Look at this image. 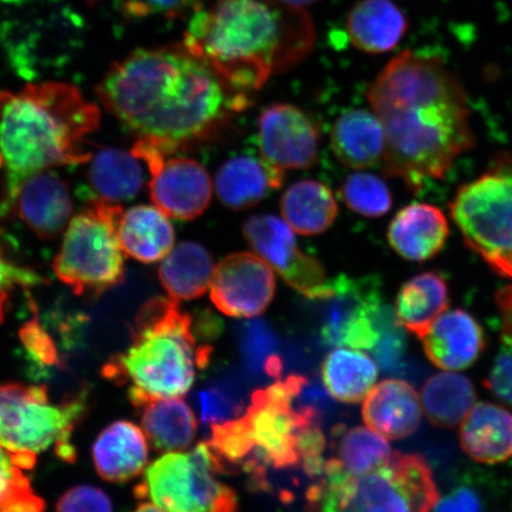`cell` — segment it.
<instances>
[{
	"label": "cell",
	"mask_w": 512,
	"mask_h": 512,
	"mask_svg": "<svg viewBox=\"0 0 512 512\" xmlns=\"http://www.w3.org/2000/svg\"><path fill=\"white\" fill-rule=\"evenodd\" d=\"M368 100L386 139L384 175L414 194L427 179H444L476 146L469 96L438 55L401 51L370 86Z\"/></svg>",
	"instance_id": "6da1fadb"
},
{
	"label": "cell",
	"mask_w": 512,
	"mask_h": 512,
	"mask_svg": "<svg viewBox=\"0 0 512 512\" xmlns=\"http://www.w3.org/2000/svg\"><path fill=\"white\" fill-rule=\"evenodd\" d=\"M96 93L127 130L175 152L213 136L249 104L183 43L132 51L113 64Z\"/></svg>",
	"instance_id": "7a4b0ae2"
},
{
	"label": "cell",
	"mask_w": 512,
	"mask_h": 512,
	"mask_svg": "<svg viewBox=\"0 0 512 512\" xmlns=\"http://www.w3.org/2000/svg\"><path fill=\"white\" fill-rule=\"evenodd\" d=\"M184 47L240 93L302 62L315 44L304 9L277 0H217L190 17Z\"/></svg>",
	"instance_id": "3957f363"
},
{
	"label": "cell",
	"mask_w": 512,
	"mask_h": 512,
	"mask_svg": "<svg viewBox=\"0 0 512 512\" xmlns=\"http://www.w3.org/2000/svg\"><path fill=\"white\" fill-rule=\"evenodd\" d=\"M98 106L79 89L42 82L0 93V160L8 178L87 163L86 137L98 128Z\"/></svg>",
	"instance_id": "277c9868"
},
{
	"label": "cell",
	"mask_w": 512,
	"mask_h": 512,
	"mask_svg": "<svg viewBox=\"0 0 512 512\" xmlns=\"http://www.w3.org/2000/svg\"><path fill=\"white\" fill-rule=\"evenodd\" d=\"M211 347L197 345L192 318L178 300L157 297L136 318L132 345L104 368L106 379L130 383L128 398L138 408L150 398H181L206 368Z\"/></svg>",
	"instance_id": "5b68a950"
},
{
	"label": "cell",
	"mask_w": 512,
	"mask_h": 512,
	"mask_svg": "<svg viewBox=\"0 0 512 512\" xmlns=\"http://www.w3.org/2000/svg\"><path fill=\"white\" fill-rule=\"evenodd\" d=\"M306 499L313 510L425 512L435 508L440 495L424 457L394 452L386 464L366 475L320 477Z\"/></svg>",
	"instance_id": "8992f818"
},
{
	"label": "cell",
	"mask_w": 512,
	"mask_h": 512,
	"mask_svg": "<svg viewBox=\"0 0 512 512\" xmlns=\"http://www.w3.org/2000/svg\"><path fill=\"white\" fill-rule=\"evenodd\" d=\"M450 213L467 248L512 280V155L496 153L482 175L457 190Z\"/></svg>",
	"instance_id": "52a82bcc"
},
{
	"label": "cell",
	"mask_w": 512,
	"mask_h": 512,
	"mask_svg": "<svg viewBox=\"0 0 512 512\" xmlns=\"http://www.w3.org/2000/svg\"><path fill=\"white\" fill-rule=\"evenodd\" d=\"M119 204L93 200L70 221L53 268L75 294L98 296L123 283L124 252L118 239Z\"/></svg>",
	"instance_id": "ba28073f"
},
{
	"label": "cell",
	"mask_w": 512,
	"mask_h": 512,
	"mask_svg": "<svg viewBox=\"0 0 512 512\" xmlns=\"http://www.w3.org/2000/svg\"><path fill=\"white\" fill-rule=\"evenodd\" d=\"M306 383L304 376L291 375L285 381L256 390L240 418L253 446L245 471L258 485L265 484L267 466L278 470L300 466L299 434L306 427L319 424L318 409L311 403L294 407Z\"/></svg>",
	"instance_id": "9c48e42d"
},
{
	"label": "cell",
	"mask_w": 512,
	"mask_h": 512,
	"mask_svg": "<svg viewBox=\"0 0 512 512\" xmlns=\"http://www.w3.org/2000/svg\"><path fill=\"white\" fill-rule=\"evenodd\" d=\"M85 412V395L55 405L47 387L0 384V446L32 454L54 446L64 462L74 463L72 434Z\"/></svg>",
	"instance_id": "30bf717a"
},
{
	"label": "cell",
	"mask_w": 512,
	"mask_h": 512,
	"mask_svg": "<svg viewBox=\"0 0 512 512\" xmlns=\"http://www.w3.org/2000/svg\"><path fill=\"white\" fill-rule=\"evenodd\" d=\"M217 475L209 447L201 443L191 452H166L158 458L147 467L134 494L139 502H151L160 511H235L238 496Z\"/></svg>",
	"instance_id": "8fae6325"
},
{
	"label": "cell",
	"mask_w": 512,
	"mask_h": 512,
	"mask_svg": "<svg viewBox=\"0 0 512 512\" xmlns=\"http://www.w3.org/2000/svg\"><path fill=\"white\" fill-rule=\"evenodd\" d=\"M380 280L348 275L326 281L313 302L323 304L320 337L330 347L371 350L379 342L384 307Z\"/></svg>",
	"instance_id": "7c38bea8"
},
{
	"label": "cell",
	"mask_w": 512,
	"mask_h": 512,
	"mask_svg": "<svg viewBox=\"0 0 512 512\" xmlns=\"http://www.w3.org/2000/svg\"><path fill=\"white\" fill-rule=\"evenodd\" d=\"M131 152L149 169L151 200L165 215L191 221L207 210L213 195V183L197 160L170 157L172 153L165 147L145 138H138Z\"/></svg>",
	"instance_id": "4fadbf2b"
},
{
	"label": "cell",
	"mask_w": 512,
	"mask_h": 512,
	"mask_svg": "<svg viewBox=\"0 0 512 512\" xmlns=\"http://www.w3.org/2000/svg\"><path fill=\"white\" fill-rule=\"evenodd\" d=\"M0 214L17 216L38 238L55 239L73 214L68 184L48 170L8 178Z\"/></svg>",
	"instance_id": "5bb4252c"
},
{
	"label": "cell",
	"mask_w": 512,
	"mask_h": 512,
	"mask_svg": "<svg viewBox=\"0 0 512 512\" xmlns=\"http://www.w3.org/2000/svg\"><path fill=\"white\" fill-rule=\"evenodd\" d=\"M243 235L287 285L311 300L322 292L328 281L323 265L300 251L296 236L285 221L273 215H254L243 224Z\"/></svg>",
	"instance_id": "9a60e30c"
},
{
	"label": "cell",
	"mask_w": 512,
	"mask_h": 512,
	"mask_svg": "<svg viewBox=\"0 0 512 512\" xmlns=\"http://www.w3.org/2000/svg\"><path fill=\"white\" fill-rule=\"evenodd\" d=\"M275 277L270 265L258 254H230L215 268L210 298L224 315L253 318L272 303Z\"/></svg>",
	"instance_id": "2e32d148"
},
{
	"label": "cell",
	"mask_w": 512,
	"mask_h": 512,
	"mask_svg": "<svg viewBox=\"0 0 512 512\" xmlns=\"http://www.w3.org/2000/svg\"><path fill=\"white\" fill-rule=\"evenodd\" d=\"M319 130L298 107L280 104L266 108L259 119L261 158L280 170L309 169L317 162Z\"/></svg>",
	"instance_id": "e0dca14e"
},
{
	"label": "cell",
	"mask_w": 512,
	"mask_h": 512,
	"mask_svg": "<svg viewBox=\"0 0 512 512\" xmlns=\"http://www.w3.org/2000/svg\"><path fill=\"white\" fill-rule=\"evenodd\" d=\"M421 341L428 360L447 371L470 368L486 348L482 325L459 309L444 312Z\"/></svg>",
	"instance_id": "ac0fdd59"
},
{
	"label": "cell",
	"mask_w": 512,
	"mask_h": 512,
	"mask_svg": "<svg viewBox=\"0 0 512 512\" xmlns=\"http://www.w3.org/2000/svg\"><path fill=\"white\" fill-rule=\"evenodd\" d=\"M451 230L443 210L428 203L402 208L388 227L390 247L401 258L424 262L443 251Z\"/></svg>",
	"instance_id": "d6986e66"
},
{
	"label": "cell",
	"mask_w": 512,
	"mask_h": 512,
	"mask_svg": "<svg viewBox=\"0 0 512 512\" xmlns=\"http://www.w3.org/2000/svg\"><path fill=\"white\" fill-rule=\"evenodd\" d=\"M362 415L367 426L383 438L405 439L420 426L421 399L411 383L384 380L376 384L364 399Z\"/></svg>",
	"instance_id": "ffe728a7"
},
{
	"label": "cell",
	"mask_w": 512,
	"mask_h": 512,
	"mask_svg": "<svg viewBox=\"0 0 512 512\" xmlns=\"http://www.w3.org/2000/svg\"><path fill=\"white\" fill-rule=\"evenodd\" d=\"M96 472L111 483L136 478L149 460L145 433L130 421H117L105 428L93 446Z\"/></svg>",
	"instance_id": "44dd1931"
},
{
	"label": "cell",
	"mask_w": 512,
	"mask_h": 512,
	"mask_svg": "<svg viewBox=\"0 0 512 512\" xmlns=\"http://www.w3.org/2000/svg\"><path fill=\"white\" fill-rule=\"evenodd\" d=\"M459 441L477 463L507 462L512 458V413L495 403H477L460 424Z\"/></svg>",
	"instance_id": "7402d4cb"
},
{
	"label": "cell",
	"mask_w": 512,
	"mask_h": 512,
	"mask_svg": "<svg viewBox=\"0 0 512 512\" xmlns=\"http://www.w3.org/2000/svg\"><path fill=\"white\" fill-rule=\"evenodd\" d=\"M408 30V18L393 0H360L347 19L352 46L368 54L389 53Z\"/></svg>",
	"instance_id": "603a6c76"
},
{
	"label": "cell",
	"mask_w": 512,
	"mask_h": 512,
	"mask_svg": "<svg viewBox=\"0 0 512 512\" xmlns=\"http://www.w3.org/2000/svg\"><path fill=\"white\" fill-rule=\"evenodd\" d=\"M284 171L264 159L248 156L236 157L221 166L215 178V191L219 200L229 209H251L279 189Z\"/></svg>",
	"instance_id": "cb8c5ba5"
},
{
	"label": "cell",
	"mask_w": 512,
	"mask_h": 512,
	"mask_svg": "<svg viewBox=\"0 0 512 512\" xmlns=\"http://www.w3.org/2000/svg\"><path fill=\"white\" fill-rule=\"evenodd\" d=\"M335 156L348 168L366 170L382 163L386 139L374 112L356 108L341 115L331 131Z\"/></svg>",
	"instance_id": "d4e9b609"
},
{
	"label": "cell",
	"mask_w": 512,
	"mask_h": 512,
	"mask_svg": "<svg viewBox=\"0 0 512 512\" xmlns=\"http://www.w3.org/2000/svg\"><path fill=\"white\" fill-rule=\"evenodd\" d=\"M162 210L137 206L121 214L118 239L123 252L144 264L163 260L175 245V230Z\"/></svg>",
	"instance_id": "484cf974"
},
{
	"label": "cell",
	"mask_w": 512,
	"mask_h": 512,
	"mask_svg": "<svg viewBox=\"0 0 512 512\" xmlns=\"http://www.w3.org/2000/svg\"><path fill=\"white\" fill-rule=\"evenodd\" d=\"M448 306L450 291L443 275L424 272L401 286L395 303L396 322L421 339Z\"/></svg>",
	"instance_id": "4316f807"
},
{
	"label": "cell",
	"mask_w": 512,
	"mask_h": 512,
	"mask_svg": "<svg viewBox=\"0 0 512 512\" xmlns=\"http://www.w3.org/2000/svg\"><path fill=\"white\" fill-rule=\"evenodd\" d=\"M137 409L142 411L146 438L156 451H184L194 443L197 433L195 414L181 398H150Z\"/></svg>",
	"instance_id": "83f0119b"
},
{
	"label": "cell",
	"mask_w": 512,
	"mask_h": 512,
	"mask_svg": "<svg viewBox=\"0 0 512 512\" xmlns=\"http://www.w3.org/2000/svg\"><path fill=\"white\" fill-rule=\"evenodd\" d=\"M213 256L200 243L185 241L171 249L159 266L158 275L166 292L176 300L203 296L213 281Z\"/></svg>",
	"instance_id": "f1b7e54d"
},
{
	"label": "cell",
	"mask_w": 512,
	"mask_h": 512,
	"mask_svg": "<svg viewBox=\"0 0 512 512\" xmlns=\"http://www.w3.org/2000/svg\"><path fill=\"white\" fill-rule=\"evenodd\" d=\"M335 454L325 460L322 476L342 475L361 476L379 469L393 456L392 447L386 438L371 430L357 426L344 430L337 426L334 430Z\"/></svg>",
	"instance_id": "f546056e"
},
{
	"label": "cell",
	"mask_w": 512,
	"mask_h": 512,
	"mask_svg": "<svg viewBox=\"0 0 512 512\" xmlns=\"http://www.w3.org/2000/svg\"><path fill=\"white\" fill-rule=\"evenodd\" d=\"M132 152L104 149L96 153L88 169L94 200L119 204L137 197L144 185V170Z\"/></svg>",
	"instance_id": "4dcf8cb0"
},
{
	"label": "cell",
	"mask_w": 512,
	"mask_h": 512,
	"mask_svg": "<svg viewBox=\"0 0 512 512\" xmlns=\"http://www.w3.org/2000/svg\"><path fill=\"white\" fill-rule=\"evenodd\" d=\"M280 210L294 232L312 236L326 232L334 224L338 206L325 184L307 179L287 189L281 198Z\"/></svg>",
	"instance_id": "1f68e13d"
},
{
	"label": "cell",
	"mask_w": 512,
	"mask_h": 512,
	"mask_svg": "<svg viewBox=\"0 0 512 512\" xmlns=\"http://www.w3.org/2000/svg\"><path fill=\"white\" fill-rule=\"evenodd\" d=\"M476 389L469 377L439 373L428 379L421 392L422 411L435 427L452 430L462 424L475 406Z\"/></svg>",
	"instance_id": "d6a6232c"
},
{
	"label": "cell",
	"mask_w": 512,
	"mask_h": 512,
	"mask_svg": "<svg viewBox=\"0 0 512 512\" xmlns=\"http://www.w3.org/2000/svg\"><path fill=\"white\" fill-rule=\"evenodd\" d=\"M379 375L376 363L362 351L341 348L326 356L322 367L323 383L332 398L358 403L375 386Z\"/></svg>",
	"instance_id": "836d02e7"
},
{
	"label": "cell",
	"mask_w": 512,
	"mask_h": 512,
	"mask_svg": "<svg viewBox=\"0 0 512 512\" xmlns=\"http://www.w3.org/2000/svg\"><path fill=\"white\" fill-rule=\"evenodd\" d=\"M35 463L36 454L12 452L0 446V511L29 512L46 508L23 473Z\"/></svg>",
	"instance_id": "e575fe53"
},
{
	"label": "cell",
	"mask_w": 512,
	"mask_h": 512,
	"mask_svg": "<svg viewBox=\"0 0 512 512\" xmlns=\"http://www.w3.org/2000/svg\"><path fill=\"white\" fill-rule=\"evenodd\" d=\"M339 197L347 207L368 219H379L393 206L392 192L380 177L355 172L345 179Z\"/></svg>",
	"instance_id": "d590c367"
},
{
	"label": "cell",
	"mask_w": 512,
	"mask_h": 512,
	"mask_svg": "<svg viewBox=\"0 0 512 512\" xmlns=\"http://www.w3.org/2000/svg\"><path fill=\"white\" fill-rule=\"evenodd\" d=\"M43 283H46V280L42 275L32 271L31 268L18 265L0 243V323H3L10 298L17 288Z\"/></svg>",
	"instance_id": "8d00e7d4"
},
{
	"label": "cell",
	"mask_w": 512,
	"mask_h": 512,
	"mask_svg": "<svg viewBox=\"0 0 512 512\" xmlns=\"http://www.w3.org/2000/svg\"><path fill=\"white\" fill-rule=\"evenodd\" d=\"M204 0H125L124 15L139 19L163 16L166 19L191 17L203 8Z\"/></svg>",
	"instance_id": "74e56055"
},
{
	"label": "cell",
	"mask_w": 512,
	"mask_h": 512,
	"mask_svg": "<svg viewBox=\"0 0 512 512\" xmlns=\"http://www.w3.org/2000/svg\"><path fill=\"white\" fill-rule=\"evenodd\" d=\"M245 332V352L248 360L256 367H264L266 374L279 377L283 364L280 358L271 352L274 341L266 326L259 322L249 324Z\"/></svg>",
	"instance_id": "f35d334b"
},
{
	"label": "cell",
	"mask_w": 512,
	"mask_h": 512,
	"mask_svg": "<svg viewBox=\"0 0 512 512\" xmlns=\"http://www.w3.org/2000/svg\"><path fill=\"white\" fill-rule=\"evenodd\" d=\"M380 325L379 342L371 351H373L376 361L382 369L395 370L402 361L406 347L405 338H403L400 330L401 325L396 322V318L394 319L392 315H389L386 309L383 311Z\"/></svg>",
	"instance_id": "ab89813d"
},
{
	"label": "cell",
	"mask_w": 512,
	"mask_h": 512,
	"mask_svg": "<svg viewBox=\"0 0 512 512\" xmlns=\"http://www.w3.org/2000/svg\"><path fill=\"white\" fill-rule=\"evenodd\" d=\"M57 511H112V502L106 492L94 486L80 485L70 489L56 504Z\"/></svg>",
	"instance_id": "60d3db41"
},
{
	"label": "cell",
	"mask_w": 512,
	"mask_h": 512,
	"mask_svg": "<svg viewBox=\"0 0 512 512\" xmlns=\"http://www.w3.org/2000/svg\"><path fill=\"white\" fill-rule=\"evenodd\" d=\"M483 384L496 399L512 408V345L504 344Z\"/></svg>",
	"instance_id": "b9f144b4"
},
{
	"label": "cell",
	"mask_w": 512,
	"mask_h": 512,
	"mask_svg": "<svg viewBox=\"0 0 512 512\" xmlns=\"http://www.w3.org/2000/svg\"><path fill=\"white\" fill-rule=\"evenodd\" d=\"M19 337H21L32 360L43 364V366H51V364L57 363L55 344L36 320H31V322L25 324L19 332Z\"/></svg>",
	"instance_id": "7bdbcfd3"
},
{
	"label": "cell",
	"mask_w": 512,
	"mask_h": 512,
	"mask_svg": "<svg viewBox=\"0 0 512 512\" xmlns=\"http://www.w3.org/2000/svg\"><path fill=\"white\" fill-rule=\"evenodd\" d=\"M198 402L201 406L202 420L210 425L235 419L233 416L240 412V408L219 388L204 390L200 393Z\"/></svg>",
	"instance_id": "ee69618b"
},
{
	"label": "cell",
	"mask_w": 512,
	"mask_h": 512,
	"mask_svg": "<svg viewBox=\"0 0 512 512\" xmlns=\"http://www.w3.org/2000/svg\"><path fill=\"white\" fill-rule=\"evenodd\" d=\"M484 509L483 501L470 486H459L444 499H439L435 511H480Z\"/></svg>",
	"instance_id": "f6af8a7d"
},
{
	"label": "cell",
	"mask_w": 512,
	"mask_h": 512,
	"mask_svg": "<svg viewBox=\"0 0 512 512\" xmlns=\"http://www.w3.org/2000/svg\"><path fill=\"white\" fill-rule=\"evenodd\" d=\"M495 302L502 323L504 344L512 345V286H503L495 294Z\"/></svg>",
	"instance_id": "bcb514c9"
},
{
	"label": "cell",
	"mask_w": 512,
	"mask_h": 512,
	"mask_svg": "<svg viewBox=\"0 0 512 512\" xmlns=\"http://www.w3.org/2000/svg\"><path fill=\"white\" fill-rule=\"evenodd\" d=\"M277 2L287 6H292V8L305 9L307 6L320 2V0H277Z\"/></svg>",
	"instance_id": "7dc6e473"
}]
</instances>
